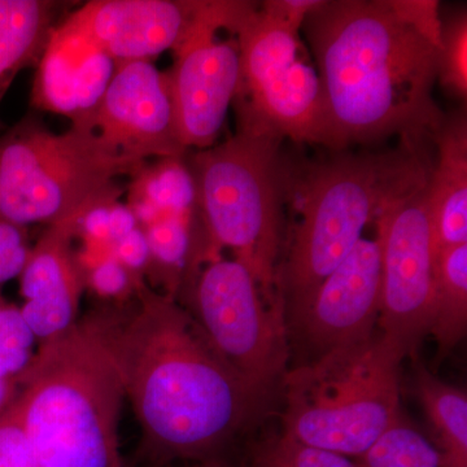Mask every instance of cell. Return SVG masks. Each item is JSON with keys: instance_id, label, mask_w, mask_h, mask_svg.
I'll list each match as a JSON object with an SVG mask.
<instances>
[{"instance_id": "17", "label": "cell", "mask_w": 467, "mask_h": 467, "mask_svg": "<svg viewBox=\"0 0 467 467\" xmlns=\"http://www.w3.org/2000/svg\"><path fill=\"white\" fill-rule=\"evenodd\" d=\"M436 160L427 182L435 254L467 244V122L463 113L444 119L434 137Z\"/></svg>"}, {"instance_id": "2", "label": "cell", "mask_w": 467, "mask_h": 467, "mask_svg": "<svg viewBox=\"0 0 467 467\" xmlns=\"http://www.w3.org/2000/svg\"><path fill=\"white\" fill-rule=\"evenodd\" d=\"M303 27L324 90L326 147L434 137L444 121L432 99L439 47L393 0H322Z\"/></svg>"}, {"instance_id": "6", "label": "cell", "mask_w": 467, "mask_h": 467, "mask_svg": "<svg viewBox=\"0 0 467 467\" xmlns=\"http://www.w3.org/2000/svg\"><path fill=\"white\" fill-rule=\"evenodd\" d=\"M282 142L275 135L236 130L225 142L184 155L212 251L218 256L223 248L232 251L267 296L278 301L276 267L284 247Z\"/></svg>"}, {"instance_id": "30", "label": "cell", "mask_w": 467, "mask_h": 467, "mask_svg": "<svg viewBox=\"0 0 467 467\" xmlns=\"http://www.w3.org/2000/svg\"><path fill=\"white\" fill-rule=\"evenodd\" d=\"M396 9L409 23L434 42L441 50L442 23L439 16V2L435 0H393Z\"/></svg>"}, {"instance_id": "33", "label": "cell", "mask_w": 467, "mask_h": 467, "mask_svg": "<svg viewBox=\"0 0 467 467\" xmlns=\"http://www.w3.org/2000/svg\"><path fill=\"white\" fill-rule=\"evenodd\" d=\"M181 467H232L229 463L223 462V459L202 461V462L184 463Z\"/></svg>"}, {"instance_id": "14", "label": "cell", "mask_w": 467, "mask_h": 467, "mask_svg": "<svg viewBox=\"0 0 467 467\" xmlns=\"http://www.w3.org/2000/svg\"><path fill=\"white\" fill-rule=\"evenodd\" d=\"M204 0H92L64 18L116 66L173 51Z\"/></svg>"}, {"instance_id": "24", "label": "cell", "mask_w": 467, "mask_h": 467, "mask_svg": "<svg viewBox=\"0 0 467 467\" xmlns=\"http://www.w3.org/2000/svg\"><path fill=\"white\" fill-rule=\"evenodd\" d=\"M251 467H359L358 463L334 453L304 444L290 435L270 438L254 453Z\"/></svg>"}, {"instance_id": "10", "label": "cell", "mask_w": 467, "mask_h": 467, "mask_svg": "<svg viewBox=\"0 0 467 467\" xmlns=\"http://www.w3.org/2000/svg\"><path fill=\"white\" fill-rule=\"evenodd\" d=\"M243 0H204L167 70L181 142L187 150L216 144L239 79L236 21Z\"/></svg>"}, {"instance_id": "5", "label": "cell", "mask_w": 467, "mask_h": 467, "mask_svg": "<svg viewBox=\"0 0 467 467\" xmlns=\"http://www.w3.org/2000/svg\"><path fill=\"white\" fill-rule=\"evenodd\" d=\"M404 353L379 331L287 371L284 432L304 444L361 459L401 417Z\"/></svg>"}, {"instance_id": "28", "label": "cell", "mask_w": 467, "mask_h": 467, "mask_svg": "<svg viewBox=\"0 0 467 467\" xmlns=\"http://www.w3.org/2000/svg\"><path fill=\"white\" fill-rule=\"evenodd\" d=\"M0 467H39L12 407L0 416Z\"/></svg>"}, {"instance_id": "15", "label": "cell", "mask_w": 467, "mask_h": 467, "mask_svg": "<svg viewBox=\"0 0 467 467\" xmlns=\"http://www.w3.org/2000/svg\"><path fill=\"white\" fill-rule=\"evenodd\" d=\"M36 67L34 109L67 117L75 128L88 130L115 76V61L61 20Z\"/></svg>"}, {"instance_id": "7", "label": "cell", "mask_w": 467, "mask_h": 467, "mask_svg": "<svg viewBox=\"0 0 467 467\" xmlns=\"http://www.w3.org/2000/svg\"><path fill=\"white\" fill-rule=\"evenodd\" d=\"M143 164L84 129L54 133L24 119L0 137V218L23 227L78 221L88 209L119 201V181Z\"/></svg>"}, {"instance_id": "11", "label": "cell", "mask_w": 467, "mask_h": 467, "mask_svg": "<svg viewBox=\"0 0 467 467\" xmlns=\"http://www.w3.org/2000/svg\"><path fill=\"white\" fill-rule=\"evenodd\" d=\"M382 248L378 331L405 358L430 335L435 294V245L427 184L374 223Z\"/></svg>"}, {"instance_id": "12", "label": "cell", "mask_w": 467, "mask_h": 467, "mask_svg": "<svg viewBox=\"0 0 467 467\" xmlns=\"http://www.w3.org/2000/svg\"><path fill=\"white\" fill-rule=\"evenodd\" d=\"M380 292L382 248L376 234L359 239L308 301L285 319L288 340L296 337L317 358L368 339L378 330Z\"/></svg>"}, {"instance_id": "9", "label": "cell", "mask_w": 467, "mask_h": 467, "mask_svg": "<svg viewBox=\"0 0 467 467\" xmlns=\"http://www.w3.org/2000/svg\"><path fill=\"white\" fill-rule=\"evenodd\" d=\"M178 303L254 392L266 399L284 382L290 358L284 306L267 296L244 264L221 256L207 261Z\"/></svg>"}, {"instance_id": "1", "label": "cell", "mask_w": 467, "mask_h": 467, "mask_svg": "<svg viewBox=\"0 0 467 467\" xmlns=\"http://www.w3.org/2000/svg\"><path fill=\"white\" fill-rule=\"evenodd\" d=\"M142 430L153 467L221 459L254 422L265 398L221 358L189 310L138 285L134 299L88 313Z\"/></svg>"}, {"instance_id": "8", "label": "cell", "mask_w": 467, "mask_h": 467, "mask_svg": "<svg viewBox=\"0 0 467 467\" xmlns=\"http://www.w3.org/2000/svg\"><path fill=\"white\" fill-rule=\"evenodd\" d=\"M239 79L233 104L238 130L327 146L324 90L300 33L245 2L236 21Z\"/></svg>"}, {"instance_id": "26", "label": "cell", "mask_w": 467, "mask_h": 467, "mask_svg": "<svg viewBox=\"0 0 467 467\" xmlns=\"http://www.w3.org/2000/svg\"><path fill=\"white\" fill-rule=\"evenodd\" d=\"M85 287L97 295L103 304H125L134 299L138 285L144 281L137 278L112 256L103 257L82 270Z\"/></svg>"}, {"instance_id": "21", "label": "cell", "mask_w": 467, "mask_h": 467, "mask_svg": "<svg viewBox=\"0 0 467 467\" xmlns=\"http://www.w3.org/2000/svg\"><path fill=\"white\" fill-rule=\"evenodd\" d=\"M435 294L430 335L438 346V361L465 337L467 328V244L435 254Z\"/></svg>"}, {"instance_id": "18", "label": "cell", "mask_w": 467, "mask_h": 467, "mask_svg": "<svg viewBox=\"0 0 467 467\" xmlns=\"http://www.w3.org/2000/svg\"><path fill=\"white\" fill-rule=\"evenodd\" d=\"M128 201L140 227L164 217L199 213L195 182L186 159L164 158L144 162L129 177Z\"/></svg>"}, {"instance_id": "4", "label": "cell", "mask_w": 467, "mask_h": 467, "mask_svg": "<svg viewBox=\"0 0 467 467\" xmlns=\"http://www.w3.org/2000/svg\"><path fill=\"white\" fill-rule=\"evenodd\" d=\"M12 404L39 467H125L121 378L86 315L39 343Z\"/></svg>"}, {"instance_id": "27", "label": "cell", "mask_w": 467, "mask_h": 467, "mask_svg": "<svg viewBox=\"0 0 467 467\" xmlns=\"http://www.w3.org/2000/svg\"><path fill=\"white\" fill-rule=\"evenodd\" d=\"M26 227L0 218V288L20 276L30 254Z\"/></svg>"}, {"instance_id": "16", "label": "cell", "mask_w": 467, "mask_h": 467, "mask_svg": "<svg viewBox=\"0 0 467 467\" xmlns=\"http://www.w3.org/2000/svg\"><path fill=\"white\" fill-rule=\"evenodd\" d=\"M77 221L46 227L30 248L20 276L23 317L36 342L51 339L78 321L79 303L86 290L84 275L73 241Z\"/></svg>"}, {"instance_id": "23", "label": "cell", "mask_w": 467, "mask_h": 467, "mask_svg": "<svg viewBox=\"0 0 467 467\" xmlns=\"http://www.w3.org/2000/svg\"><path fill=\"white\" fill-rule=\"evenodd\" d=\"M36 337L20 306L0 295V380H17L33 361Z\"/></svg>"}, {"instance_id": "32", "label": "cell", "mask_w": 467, "mask_h": 467, "mask_svg": "<svg viewBox=\"0 0 467 467\" xmlns=\"http://www.w3.org/2000/svg\"><path fill=\"white\" fill-rule=\"evenodd\" d=\"M20 392L17 380H0V416L5 413L16 400Z\"/></svg>"}, {"instance_id": "3", "label": "cell", "mask_w": 467, "mask_h": 467, "mask_svg": "<svg viewBox=\"0 0 467 467\" xmlns=\"http://www.w3.org/2000/svg\"><path fill=\"white\" fill-rule=\"evenodd\" d=\"M420 143L382 152H340L325 161L284 164V199L297 212L276 267L275 287L290 317L355 248L368 223L429 182Z\"/></svg>"}, {"instance_id": "20", "label": "cell", "mask_w": 467, "mask_h": 467, "mask_svg": "<svg viewBox=\"0 0 467 467\" xmlns=\"http://www.w3.org/2000/svg\"><path fill=\"white\" fill-rule=\"evenodd\" d=\"M414 391L434 432L442 466L467 467V393L417 361Z\"/></svg>"}, {"instance_id": "25", "label": "cell", "mask_w": 467, "mask_h": 467, "mask_svg": "<svg viewBox=\"0 0 467 467\" xmlns=\"http://www.w3.org/2000/svg\"><path fill=\"white\" fill-rule=\"evenodd\" d=\"M442 88L460 100L467 98V15L459 12L442 24L438 76Z\"/></svg>"}, {"instance_id": "22", "label": "cell", "mask_w": 467, "mask_h": 467, "mask_svg": "<svg viewBox=\"0 0 467 467\" xmlns=\"http://www.w3.org/2000/svg\"><path fill=\"white\" fill-rule=\"evenodd\" d=\"M359 460V467H444L436 445L401 417Z\"/></svg>"}, {"instance_id": "31", "label": "cell", "mask_w": 467, "mask_h": 467, "mask_svg": "<svg viewBox=\"0 0 467 467\" xmlns=\"http://www.w3.org/2000/svg\"><path fill=\"white\" fill-rule=\"evenodd\" d=\"M322 0H267L260 8L294 32L300 33L306 17L321 5Z\"/></svg>"}, {"instance_id": "13", "label": "cell", "mask_w": 467, "mask_h": 467, "mask_svg": "<svg viewBox=\"0 0 467 467\" xmlns=\"http://www.w3.org/2000/svg\"><path fill=\"white\" fill-rule=\"evenodd\" d=\"M88 131L137 162L183 158L167 70L153 61L119 64Z\"/></svg>"}, {"instance_id": "29", "label": "cell", "mask_w": 467, "mask_h": 467, "mask_svg": "<svg viewBox=\"0 0 467 467\" xmlns=\"http://www.w3.org/2000/svg\"><path fill=\"white\" fill-rule=\"evenodd\" d=\"M112 256L137 278L146 281L150 269V248L142 227L137 226L112 245Z\"/></svg>"}, {"instance_id": "19", "label": "cell", "mask_w": 467, "mask_h": 467, "mask_svg": "<svg viewBox=\"0 0 467 467\" xmlns=\"http://www.w3.org/2000/svg\"><path fill=\"white\" fill-rule=\"evenodd\" d=\"M57 9L50 0H0V101L21 70L39 63Z\"/></svg>"}]
</instances>
